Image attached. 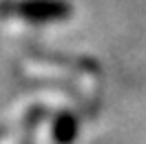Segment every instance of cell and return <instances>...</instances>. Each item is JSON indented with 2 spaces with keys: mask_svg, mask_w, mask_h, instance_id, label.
I'll list each match as a JSON object with an SVG mask.
<instances>
[{
  "mask_svg": "<svg viewBox=\"0 0 146 144\" xmlns=\"http://www.w3.org/2000/svg\"><path fill=\"white\" fill-rule=\"evenodd\" d=\"M55 140L60 144H66L73 140V135H75V117L69 115V113H64V115L58 117V122H55Z\"/></svg>",
  "mask_w": 146,
  "mask_h": 144,
  "instance_id": "obj_2",
  "label": "cell"
},
{
  "mask_svg": "<svg viewBox=\"0 0 146 144\" xmlns=\"http://www.w3.org/2000/svg\"><path fill=\"white\" fill-rule=\"evenodd\" d=\"M66 0H0V16H16L27 22H55L71 16Z\"/></svg>",
  "mask_w": 146,
  "mask_h": 144,
  "instance_id": "obj_1",
  "label": "cell"
}]
</instances>
